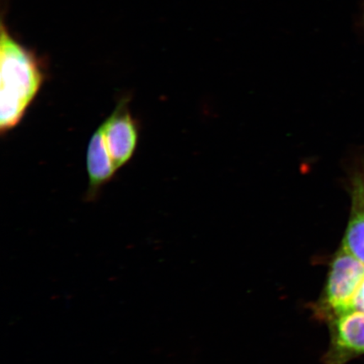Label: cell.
<instances>
[{
	"label": "cell",
	"mask_w": 364,
	"mask_h": 364,
	"mask_svg": "<svg viewBox=\"0 0 364 364\" xmlns=\"http://www.w3.org/2000/svg\"><path fill=\"white\" fill-rule=\"evenodd\" d=\"M0 129L15 127L43 85V72L35 54L18 43L4 23L0 38Z\"/></svg>",
	"instance_id": "1"
},
{
	"label": "cell",
	"mask_w": 364,
	"mask_h": 364,
	"mask_svg": "<svg viewBox=\"0 0 364 364\" xmlns=\"http://www.w3.org/2000/svg\"><path fill=\"white\" fill-rule=\"evenodd\" d=\"M364 279V264L340 247L330 262L324 289L311 306L317 320L328 323L353 311V303Z\"/></svg>",
	"instance_id": "2"
},
{
	"label": "cell",
	"mask_w": 364,
	"mask_h": 364,
	"mask_svg": "<svg viewBox=\"0 0 364 364\" xmlns=\"http://www.w3.org/2000/svg\"><path fill=\"white\" fill-rule=\"evenodd\" d=\"M329 348L323 357L324 364H347L364 355V312L353 309L328 323Z\"/></svg>",
	"instance_id": "3"
},
{
	"label": "cell",
	"mask_w": 364,
	"mask_h": 364,
	"mask_svg": "<svg viewBox=\"0 0 364 364\" xmlns=\"http://www.w3.org/2000/svg\"><path fill=\"white\" fill-rule=\"evenodd\" d=\"M127 103V100H122L102 125L108 151L117 170L134 156L138 143V129Z\"/></svg>",
	"instance_id": "4"
},
{
	"label": "cell",
	"mask_w": 364,
	"mask_h": 364,
	"mask_svg": "<svg viewBox=\"0 0 364 364\" xmlns=\"http://www.w3.org/2000/svg\"><path fill=\"white\" fill-rule=\"evenodd\" d=\"M87 170L90 196H95L117 171L105 140L102 126L91 138L87 151Z\"/></svg>",
	"instance_id": "5"
},
{
	"label": "cell",
	"mask_w": 364,
	"mask_h": 364,
	"mask_svg": "<svg viewBox=\"0 0 364 364\" xmlns=\"http://www.w3.org/2000/svg\"><path fill=\"white\" fill-rule=\"evenodd\" d=\"M341 247L364 264V208L360 205L353 203Z\"/></svg>",
	"instance_id": "6"
},
{
	"label": "cell",
	"mask_w": 364,
	"mask_h": 364,
	"mask_svg": "<svg viewBox=\"0 0 364 364\" xmlns=\"http://www.w3.org/2000/svg\"><path fill=\"white\" fill-rule=\"evenodd\" d=\"M352 198L353 203L364 208V168L353 180Z\"/></svg>",
	"instance_id": "7"
},
{
	"label": "cell",
	"mask_w": 364,
	"mask_h": 364,
	"mask_svg": "<svg viewBox=\"0 0 364 364\" xmlns=\"http://www.w3.org/2000/svg\"><path fill=\"white\" fill-rule=\"evenodd\" d=\"M353 309H357V311L364 312V279L360 287H359L356 295H355L353 303Z\"/></svg>",
	"instance_id": "8"
},
{
	"label": "cell",
	"mask_w": 364,
	"mask_h": 364,
	"mask_svg": "<svg viewBox=\"0 0 364 364\" xmlns=\"http://www.w3.org/2000/svg\"><path fill=\"white\" fill-rule=\"evenodd\" d=\"M362 21H363V28H364V7H363V15H362Z\"/></svg>",
	"instance_id": "9"
}]
</instances>
